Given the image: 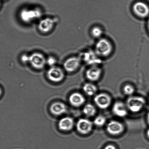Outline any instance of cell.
<instances>
[{
    "label": "cell",
    "instance_id": "cell-21",
    "mask_svg": "<svg viewBox=\"0 0 149 149\" xmlns=\"http://www.w3.org/2000/svg\"><path fill=\"white\" fill-rule=\"evenodd\" d=\"M106 122V119L104 116H99L94 119V123L96 126L101 127L104 125Z\"/></svg>",
    "mask_w": 149,
    "mask_h": 149
},
{
    "label": "cell",
    "instance_id": "cell-26",
    "mask_svg": "<svg viewBox=\"0 0 149 149\" xmlns=\"http://www.w3.org/2000/svg\"><path fill=\"white\" fill-rule=\"evenodd\" d=\"M147 121H148V123L149 124V112L148 113V116H147Z\"/></svg>",
    "mask_w": 149,
    "mask_h": 149
},
{
    "label": "cell",
    "instance_id": "cell-15",
    "mask_svg": "<svg viewBox=\"0 0 149 149\" xmlns=\"http://www.w3.org/2000/svg\"><path fill=\"white\" fill-rule=\"evenodd\" d=\"M114 114L119 117H124L127 114V111L125 105L122 102H117L112 108Z\"/></svg>",
    "mask_w": 149,
    "mask_h": 149
},
{
    "label": "cell",
    "instance_id": "cell-1",
    "mask_svg": "<svg viewBox=\"0 0 149 149\" xmlns=\"http://www.w3.org/2000/svg\"><path fill=\"white\" fill-rule=\"evenodd\" d=\"M42 14V10L39 7L26 8L21 10L20 17L22 21L29 23L40 19Z\"/></svg>",
    "mask_w": 149,
    "mask_h": 149
},
{
    "label": "cell",
    "instance_id": "cell-18",
    "mask_svg": "<svg viewBox=\"0 0 149 149\" xmlns=\"http://www.w3.org/2000/svg\"><path fill=\"white\" fill-rule=\"evenodd\" d=\"M83 90L86 94L90 96L93 95L97 91L96 86L91 83H87L85 84Z\"/></svg>",
    "mask_w": 149,
    "mask_h": 149
},
{
    "label": "cell",
    "instance_id": "cell-3",
    "mask_svg": "<svg viewBox=\"0 0 149 149\" xmlns=\"http://www.w3.org/2000/svg\"><path fill=\"white\" fill-rule=\"evenodd\" d=\"M46 60L43 54L36 52L30 55L29 63L35 69L40 70L43 69L47 65Z\"/></svg>",
    "mask_w": 149,
    "mask_h": 149
},
{
    "label": "cell",
    "instance_id": "cell-8",
    "mask_svg": "<svg viewBox=\"0 0 149 149\" xmlns=\"http://www.w3.org/2000/svg\"><path fill=\"white\" fill-rule=\"evenodd\" d=\"M134 14L140 18H145L149 15V7L145 3L139 1L136 2L133 6Z\"/></svg>",
    "mask_w": 149,
    "mask_h": 149
},
{
    "label": "cell",
    "instance_id": "cell-5",
    "mask_svg": "<svg viewBox=\"0 0 149 149\" xmlns=\"http://www.w3.org/2000/svg\"><path fill=\"white\" fill-rule=\"evenodd\" d=\"M47 76L50 81L58 83L63 80L65 78V73L63 69L55 66L49 69L47 73Z\"/></svg>",
    "mask_w": 149,
    "mask_h": 149
},
{
    "label": "cell",
    "instance_id": "cell-20",
    "mask_svg": "<svg viewBox=\"0 0 149 149\" xmlns=\"http://www.w3.org/2000/svg\"><path fill=\"white\" fill-rule=\"evenodd\" d=\"M91 34L93 37L100 39L103 34V31L100 27L95 26L92 28Z\"/></svg>",
    "mask_w": 149,
    "mask_h": 149
},
{
    "label": "cell",
    "instance_id": "cell-7",
    "mask_svg": "<svg viewBox=\"0 0 149 149\" xmlns=\"http://www.w3.org/2000/svg\"><path fill=\"white\" fill-rule=\"evenodd\" d=\"M56 21L55 20L47 17L42 19L38 24V29L41 33L47 34L50 33L53 30Z\"/></svg>",
    "mask_w": 149,
    "mask_h": 149
},
{
    "label": "cell",
    "instance_id": "cell-16",
    "mask_svg": "<svg viewBox=\"0 0 149 149\" xmlns=\"http://www.w3.org/2000/svg\"><path fill=\"white\" fill-rule=\"evenodd\" d=\"M85 101L84 96L79 93H72L69 97V101L72 106L79 107L82 106Z\"/></svg>",
    "mask_w": 149,
    "mask_h": 149
},
{
    "label": "cell",
    "instance_id": "cell-22",
    "mask_svg": "<svg viewBox=\"0 0 149 149\" xmlns=\"http://www.w3.org/2000/svg\"><path fill=\"white\" fill-rule=\"evenodd\" d=\"M124 92L125 94L127 95H131L134 92V87L129 85H125L124 88Z\"/></svg>",
    "mask_w": 149,
    "mask_h": 149
},
{
    "label": "cell",
    "instance_id": "cell-28",
    "mask_svg": "<svg viewBox=\"0 0 149 149\" xmlns=\"http://www.w3.org/2000/svg\"><path fill=\"white\" fill-rule=\"evenodd\" d=\"M147 136H148V138H149V129L148 130V131H147Z\"/></svg>",
    "mask_w": 149,
    "mask_h": 149
},
{
    "label": "cell",
    "instance_id": "cell-27",
    "mask_svg": "<svg viewBox=\"0 0 149 149\" xmlns=\"http://www.w3.org/2000/svg\"><path fill=\"white\" fill-rule=\"evenodd\" d=\"M147 26H148V28L149 31V18L148 20V23H147Z\"/></svg>",
    "mask_w": 149,
    "mask_h": 149
},
{
    "label": "cell",
    "instance_id": "cell-23",
    "mask_svg": "<svg viewBox=\"0 0 149 149\" xmlns=\"http://www.w3.org/2000/svg\"><path fill=\"white\" fill-rule=\"evenodd\" d=\"M56 62V59L53 56H49L47 58L46 64L50 67L55 66Z\"/></svg>",
    "mask_w": 149,
    "mask_h": 149
},
{
    "label": "cell",
    "instance_id": "cell-24",
    "mask_svg": "<svg viewBox=\"0 0 149 149\" xmlns=\"http://www.w3.org/2000/svg\"><path fill=\"white\" fill-rule=\"evenodd\" d=\"M29 57L30 55L27 54H23L21 57V61L23 64L29 63Z\"/></svg>",
    "mask_w": 149,
    "mask_h": 149
},
{
    "label": "cell",
    "instance_id": "cell-2",
    "mask_svg": "<svg viewBox=\"0 0 149 149\" xmlns=\"http://www.w3.org/2000/svg\"><path fill=\"white\" fill-rule=\"evenodd\" d=\"M95 49V52L98 56L106 57L109 56L112 53L113 46L108 39L101 38L96 43Z\"/></svg>",
    "mask_w": 149,
    "mask_h": 149
},
{
    "label": "cell",
    "instance_id": "cell-9",
    "mask_svg": "<svg viewBox=\"0 0 149 149\" xmlns=\"http://www.w3.org/2000/svg\"><path fill=\"white\" fill-rule=\"evenodd\" d=\"M94 101L98 107L100 109H105L109 107L111 103V98L106 93H101L95 97Z\"/></svg>",
    "mask_w": 149,
    "mask_h": 149
},
{
    "label": "cell",
    "instance_id": "cell-14",
    "mask_svg": "<svg viewBox=\"0 0 149 149\" xmlns=\"http://www.w3.org/2000/svg\"><path fill=\"white\" fill-rule=\"evenodd\" d=\"M74 123L73 119L72 118L67 117L60 120L58 123V126L61 130L69 131L72 129Z\"/></svg>",
    "mask_w": 149,
    "mask_h": 149
},
{
    "label": "cell",
    "instance_id": "cell-11",
    "mask_svg": "<svg viewBox=\"0 0 149 149\" xmlns=\"http://www.w3.org/2000/svg\"><path fill=\"white\" fill-rule=\"evenodd\" d=\"M124 129V126L122 124L116 121H111L107 126L108 132L113 135H119L123 132Z\"/></svg>",
    "mask_w": 149,
    "mask_h": 149
},
{
    "label": "cell",
    "instance_id": "cell-4",
    "mask_svg": "<svg viewBox=\"0 0 149 149\" xmlns=\"http://www.w3.org/2000/svg\"><path fill=\"white\" fill-rule=\"evenodd\" d=\"M146 103L145 99L140 96H132L127 100V106L131 111L139 112L142 109Z\"/></svg>",
    "mask_w": 149,
    "mask_h": 149
},
{
    "label": "cell",
    "instance_id": "cell-13",
    "mask_svg": "<svg viewBox=\"0 0 149 149\" xmlns=\"http://www.w3.org/2000/svg\"><path fill=\"white\" fill-rule=\"evenodd\" d=\"M50 110L52 114L59 116L66 112L67 107L65 104L57 102L52 104L50 106Z\"/></svg>",
    "mask_w": 149,
    "mask_h": 149
},
{
    "label": "cell",
    "instance_id": "cell-6",
    "mask_svg": "<svg viewBox=\"0 0 149 149\" xmlns=\"http://www.w3.org/2000/svg\"><path fill=\"white\" fill-rule=\"evenodd\" d=\"M81 64V59L78 57L72 56L65 60L63 64L64 70L69 73L74 72L78 69Z\"/></svg>",
    "mask_w": 149,
    "mask_h": 149
},
{
    "label": "cell",
    "instance_id": "cell-10",
    "mask_svg": "<svg viewBox=\"0 0 149 149\" xmlns=\"http://www.w3.org/2000/svg\"><path fill=\"white\" fill-rule=\"evenodd\" d=\"M93 126L91 121L86 119L79 120L77 124V131L83 135L89 133L91 131Z\"/></svg>",
    "mask_w": 149,
    "mask_h": 149
},
{
    "label": "cell",
    "instance_id": "cell-12",
    "mask_svg": "<svg viewBox=\"0 0 149 149\" xmlns=\"http://www.w3.org/2000/svg\"><path fill=\"white\" fill-rule=\"evenodd\" d=\"M102 73L101 69L96 65H93L88 69L86 74L88 79L91 81H95L99 79Z\"/></svg>",
    "mask_w": 149,
    "mask_h": 149
},
{
    "label": "cell",
    "instance_id": "cell-17",
    "mask_svg": "<svg viewBox=\"0 0 149 149\" xmlns=\"http://www.w3.org/2000/svg\"><path fill=\"white\" fill-rule=\"evenodd\" d=\"M97 55L95 52H88L84 54L83 58L87 64H91L93 66L96 65L95 64L99 61Z\"/></svg>",
    "mask_w": 149,
    "mask_h": 149
},
{
    "label": "cell",
    "instance_id": "cell-25",
    "mask_svg": "<svg viewBox=\"0 0 149 149\" xmlns=\"http://www.w3.org/2000/svg\"><path fill=\"white\" fill-rule=\"evenodd\" d=\"M104 149H116V147L112 145H109L106 146Z\"/></svg>",
    "mask_w": 149,
    "mask_h": 149
},
{
    "label": "cell",
    "instance_id": "cell-19",
    "mask_svg": "<svg viewBox=\"0 0 149 149\" xmlns=\"http://www.w3.org/2000/svg\"><path fill=\"white\" fill-rule=\"evenodd\" d=\"M83 112L86 116L92 117L95 114L96 110L93 105L88 104L84 106L83 109Z\"/></svg>",
    "mask_w": 149,
    "mask_h": 149
}]
</instances>
